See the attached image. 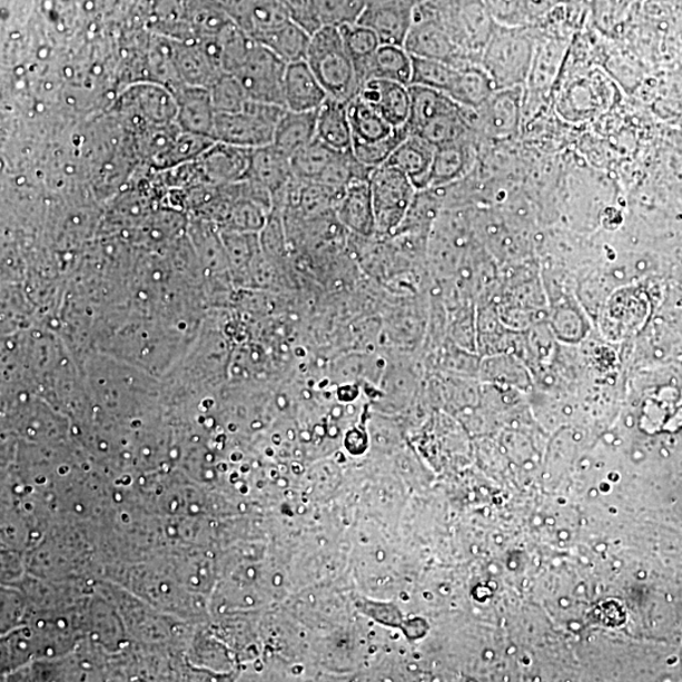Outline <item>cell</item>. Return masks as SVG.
I'll return each mask as SVG.
<instances>
[{
    "label": "cell",
    "instance_id": "34",
    "mask_svg": "<svg viewBox=\"0 0 682 682\" xmlns=\"http://www.w3.org/2000/svg\"><path fill=\"white\" fill-rule=\"evenodd\" d=\"M402 2L414 9L429 2V0H402Z\"/></svg>",
    "mask_w": 682,
    "mask_h": 682
},
{
    "label": "cell",
    "instance_id": "24",
    "mask_svg": "<svg viewBox=\"0 0 682 682\" xmlns=\"http://www.w3.org/2000/svg\"><path fill=\"white\" fill-rule=\"evenodd\" d=\"M497 90L490 75L484 71L481 63L465 65L459 69L457 78L447 97L464 108H480Z\"/></svg>",
    "mask_w": 682,
    "mask_h": 682
},
{
    "label": "cell",
    "instance_id": "17",
    "mask_svg": "<svg viewBox=\"0 0 682 682\" xmlns=\"http://www.w3.org/2000/svg\"><path fill=\"white\" fill-rule=\"evenodd\" d=\"M172 52L182 86L210 88L224 75L205 46L179 45Z\"/></svg>",
    "mask_w": 682,
    "mask_h": 682
},
{
    "label": "cell",
    "instance_id": "25",
    "mask_svg": "<svg viewBox=\"0 0 682 682\" xmlns=\"http://www.w3.org/2000/svg\"><path fill=\"white\" fill-rule=\"evenodd\" d=\"M339 31L363 86L368 62L382 43L375 31L358 22L342 24Z\"/></svg>",
    "mask_w": 682,
    "mask_h": 682
},
{
    "label": "cell",
    "instance_id": "28",
    "mask_svg": "<svg viewBox=\"0 0 682 682\" xmlns=\"http://www.w3.org/2000/svg\"><path fill=\"white\" fill-rule=\"evenodd\" d=\"M461 68L444 61L413 58L411 86L432 88L447 96Z\"/></svg>",
    "mask_w": 682,
    "mask_h": 682
},
{
    "label": "cell",
    "instance_id": "4",
    "mask_svg": "<svg viewBox=\"0 0 682 682\" xmlns=\"http://www.w3.org/2000/svg\"><path fill=\"white\" fill-rule=\"evenodd\" d=\"M369 185L377 238H391L406 218L417 190L404 172L388 165L373 168Z\"/></svg>",
    "mask_w": 682,
    "mask_h": 682
},
{
    "label": "cell",
    "instance_id": "1",
    "mask_svg": "<svg viewBox=\"0 0 682 682\" xmlns=\"http://www.w3.org/2000/svg\"><path fill=\"white\" fill-rule=\"evenodd\" d=\"M306 62L330 98L348 102L358 96L362 82L339 27L323 26L312 34Z\"/></svg>",
    "mask_w": 682,
    "mask_h": 682
},
{
    "label": "cell",
    "instance_id": "29",
    "mask_svg": "<svg viewBox=\"0 0 682 682\" xmlns=\"http://www.w3.org/2000/svg\"><path fill=\"white\" fill-rule=\"evenodd\" d=\"M217 113H237L250 100L236 77L224 73L209 88Z\"/></svg>",
    "mask_w": 682,
    "mask_h": 682
},
{
    "label": "cell",
    "instance_id": "13",
    "mask_svg": "<svg viewBox=\"0 0 682 682\" xmlns=\"http://www.w3.org/2000/svg\"><path fill=\"white\" fill-rule=\"evenodd\" d=\"M251 149L215 141L196 160L200 171L214 182L238 184L246 180Z\"/></svg>",
    "mask_w": 682,
    "mask_h": 682
},
{
    "label": "cell",
    "instance_id": "6",
    "mask_svg": "<svg viewBox=\"0 0 682 682\" xmlns=\"http://www.w3.org/2000/svg\"><path fill=\"white\" fill-rule=\"evenodd\" d=\"M287 65L273 50L256 41L233 77H236L250 100L285 107Z\"/></svg>",
    "mask_w": 682,
    "mask_h": 682
},
{
    "label": "cell",
    "instance_id": "30",
    "mask_svg": "<svg viewBox=\"0 0 682 682\" xmlns=\"http://www.w3.org/2000/svg\"><path fill=\"white\" fill-rule=\"evenodd\" d=\"M366 6V0H319L323 26L358 22Z\"/></svg>",
    "mask_w": 682,
    "mask_h": 682
},
{
    "label": "cell",
    "instance_id": "12",
    "mask_svg": "<svg viewBox=\"0 0 682 682\" xmlns=\"http://www.w3.org/2000/svg\"><path fill=\"white\" fill-rule=\"evenodd\" d=\"M177 102L176 125L184 132L214 139L217 110L209 88L182 86L174 91Z\"/></svg>",
    "mask_w": 682,
    "mask_h": 682
},
{
    "label": "cell",
    "instance_id": "5",
    "mask_svg": "<svg viewBox=\"0 0 682 682\" xmlns=\"http://www.w3.org/2000/svg\"><path fill=\"white\" fill-rule=\"evenodd\" d=\"M117 113L139 134L149 127L175 123L177 102L174 91L162 83L138 82L120 96Z\"/></svg>",
    "mask_w": 682,
    "mask_h": 682
},
{
    "label": "cell",
    "instance_id": "2",
    "mask_svg": "<svg viewBox=\"0 0 682 682\" xmlns=\"http://www.w3.org/2000/svg\"><path fill=\"white\" fill-rule=\"evenodd\" d=\"M534 55V45L518 28L495 24L480 63L497 90L521 88L531 72Z\"/></svg>",
    "mask_w": 682,
    "mask_h": 682
},
{
    "label": "cell",
    "instance_id": "21",
    "mask_svg": "<svg viewBox=\"0 0 682 682\" xmlns=\"http://www.w3.org/2000/svg\"><path fill=\"white\" fill-rule=\"evenodd\" d=\"M369 79L389 80L409 87L413 79V56L404 46L380 45L368 62L363 82Z\"/></svg>",
    "mask_w": 682,
    "mask_h": 682
},
{
    "label": "cell",
    "instance_id": "18",
    "mask_svg": "<svg viewBox=\"0 0 682 682\" xmlns=\"http://www.w3.org/2000/svg\"><path fill=\"white\" fill-rule=\"evenodd\" d=\"M474 158L472 138L435 147L429 189L444 188V186L461 179V177L468 172Z\"/></svg>",
    "mask_w": 682,
    "mask_h": 682
},
{
    "label": "cell",
    "instance_id": "33",
    "mask_svg": "<svg viewBox=\"0 0 682 682\" xmlns=\"http://www.w3.org/2000/svg\"><path fill=\"white\" fill-rule=\"evenodd\" d=\"M557 3V0H523L528 22L545 16Z\"/></svg>",
    "mask_w": 682,
    "mask_h": 682
},
{
    "label": "cell",
    "instance_id": "10",
    "mask_svg": "<svg viewBox=\"0 0 682 682\" xmlns=\"http://www.w3.org/2000/svg\"><path fill=\"white\" fill-rule=\"evenodd\" d=\"M358 97L392 127H407L411 113L409 87L389 80L369 79L363 82Z\"/></svg>",
    "mask_w": 682,
    "mask_h": 682
},
{
    "label": "cell",
    "instance_id": "22",
    "mask_svg": "<svg viewBox=\"0 0 682 682\" xmlns=\"http://www.w3.org/2000/svg\"><path fill=\"white\" fill-rule=\"evenodd\" d=\"M317 110H286L276 129L274 145L293 157L316 138Z\"/></svg>",
    "mask_w": 682,
    "mask_h": 682
},
{
    "label": "cell",
    "instance_id": "16",
    "mask_svg": "<svg viewBox=\"0 0 682 682\" xmlns=\"http://www.w3.org/2000/svg\"><path fill=\"white\" fill-rule=\"evenodd\" d=\"M435 147L424 138L409 135L395 152L391 155L385 165L397 168L404 172L417 191L429 189Z\"/></svg>",
    "mask_w": 682,
    "mask_h": 682
},
{
    "label": "cell",
    "instance_id": "11",
    "mask_svg": "<svg viewBox=\"0 0 682 682\" xmlns=\"http://www.w3.org/2000/svg\"><path fill=\"white\" fill-rule=\"evenodd\" d=\"M413 20V8L402 0H391L367 4L358 23L375 31L382 45L404 46Z\"/></svg>",
    "mask_w": 682,
    "mask_h": 682
},
{
    "label": "cell",
    "instance_id": "26",
    "mask_svg": "<svg viewBox=\"0 0 682 682\" xmlns=\"http://www.w3.org/2000/svg\"><path fill=\"white\" fill-rule=\"evenodd\" d=\"M339 152L316 137L312 144L291 157L295 177L304 181L319 182Z\"/></svg>",
    "mask_w": 682,
    "mask_h": 682
},
{
    "label": "cell",
    "instance_id": "31",
    "mask_svg": "<svg viewBox=\"0 0 682 682\" xmlns=\"http://www.w3.org/2000/svg\"><path fill=\"white\" fill-rule=\"evenodd\" d=\"M495 24L520 28L528 22L523 0H484Z\"/></svg>",
    "mask_w": 682,
    "mask_h": 682
},
{
    "label": "cell",
    "instance_id": "9",
    "mask_svg": "<svg viewBox=\"0 0 682 682\" xmlns=\"http://www.w3.org/2000/svg\"><path fill=\"white\" fill-rule=\"evenodd\" d=\"M336 220L357 238L377 237L375 210H373L369 179L353 181L345 189L334 208Z\"/></svg>",
    "mask_w": 682,
    "mask_h": 682
},
{
    "label": "cell",
    "instance_id": "32",
    "mask_svg": "<svg viewBox=\"0 0 682 682\" xmlns=\"http://www.w3.org/2000/svg\"><path fill=\"white\" fill-rule=\"evenodd\" d=\"M291 20L313 34L323 27L319 0H283Z\"/></svg>",
    "mask_w": 682,
    "mask_h": 682
},
{
    "label": "cell",
    "instance_id": "19",
    "mask_svg": "<svg viewBox=\"0 0 682 682\" xmlns=\"http://www.w3.org/2000/svg\"><path fill=\"white\" fill-rule=\"evenodd\" d=\"M316 137L336 151L352 149V128L348 116V102L328 98L317 109Z\"/></svg>",
    "mask_w": 682,
    "mask_h": 682
},
{
    "label": "cell",
    "instance_id": "23",
    "mask_svg": "<svg viewBox=\"0 0 682 682\" xmlns=\"http://www.w3.org/2000/svg\"><path fill=\"white\" fill-rule=\"evenodd\" d=\"M411 96V113L407 123L409 135H415L429 121L437 117L459 109L451 97L444 95V92L419 86H409Z\"/></svg>",
    "mask_w": 682,
    "mask_h": 682
},
{
    "label": "cell",
    "instance_id": "7",
    "mask_svg": "<svg viewBox=\"0 0 682 682\" xmlns=\"http://www.w3.org/2000/svg\"><path fill=\"white\" fill-rule=\"evenodd\" d=\"M413 14V26H411L404 45L413 58L444 61L455 67L478 63L463 52L452 36L426 11L424 6L414 8Z\"/></svg>",
    "mask_w": 682,
    "mask_h": 682
},
{
    "label": "cell",
    "instance_id": "3",
    "mask_svg": "<svg viewBox=\"0 0 682 682\" xmlns=\"http://www.w3.org/2000/svg\"><path fill=\"white\" fill-rule=\"evenodd\" d=\"M286 107L249 100L237 113H218L215 119V141L255 149L273 145L279 120Z\"/></svg>",
    "mask_w": 682,
    "mask_h": 682
},
{
    "label": "cell",
    "instance_id": "15",
    "mask_svg": "<svg viewBox=\"0 0 682 682\" xmlns=\"http://www.w3.org/2000/svg\"><path fill=\"white\" fill-rule=\"evenodd\" d=\"M284 96L285 107L294 111L317 110L329 98L306 60L287 65Z\"/></svg>",
    "mask_w": 682,
    "mask_h": 682
},
{
    "label": "cell",
    "instance_id": "8",
    "mask_svg": "<svg viewBox=\"0 0 682 682\" xmlns=\"http://www.w3.org/2000/svg\"><path fill=\"white\" fill-rule=\"evenodd\" d=\"M521 105V88L498 89L482 107L464 110L473 134L500 139L516 134Z\"/></svg>",
    "mask_w": 682,
    "mask_h": 682
},
{
    "label": "cell",
    "instance_id": "27",
    "mask_svg": "<svg viewBox=\"0 0 682 682\" xmlns=\"http://www.w3.org/2000/svg\"><path fill=\"white\" fill-rule=\"evenodd\" d=\"M310 41L312 34L291 20L258 43L273 50L286 63H294L306 60Z\"/></svg>",
    "mask_w": 682,
    "mask_h": 682
},
{
    "label": "cell",
    "instance_id": "20",
    "mask_svg": "<svg viewBox=\"0 0 682 682\" xmlns=\"http://www.w3.org/2000/svg\"><path fill=\"white\" fill-rule=\"evenodd\" d=\"M348 116L353 138L352 147L372 146L386 141L399 129L392 127L358 96L348 101Z\"/></svg>",
    "mask_w": 682,
    "mask_h": 682
},
{
    "label": "cell",
    "instance_id": "14",
    "mask_svg": "<svg viewBox=\"0 0 682 682\" xmlns=\"http://www.w3.org/2000/svg\"><path fill=\"white\" fill-rule=\"evenodd\" d=\"M294 177L291 157L274 144L251 149L246 180L260 185L270 194H276L287 189Z\"/></svg>",
    "mask_w": 682,
    "mask_h": 682
}]
</instances>
